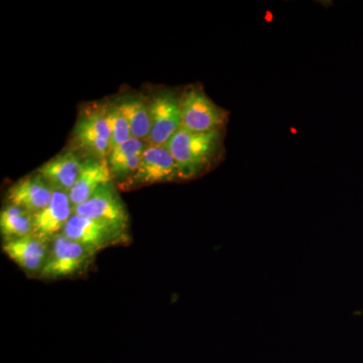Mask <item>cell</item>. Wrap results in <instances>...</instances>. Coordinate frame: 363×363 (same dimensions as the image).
<instances>
[{
    "instance_id": "obj_1",
    "label": "cell",
    "mask_w": 363,
    "mask_h": 363,
    "mask_svg": "<svg viewBox=\"0 0 363 363\" xmlns=\"http://www.w3.org/2000/svg\"><path fill=\"white\" fill-rule=\"evenodd\" d=\"M224 130L193 133L180 128L167 143L175 160L181 180L187 181L206 174L218 164L224 154Z\"/></svg>"
},
{
    "instance_id": "obj_2",
    "label": "cell",
    "mask_w": 363,
    "mask_h": 363,
    "mask_svg": "<svg viewBox=\"0 0 363 363\" xmlns=\"http://www.w3.org/2000/svg\"><path fill=\"white\" fill-rule=\"evenodd\" d=\"M71 150L83 159L107 160L111 150V130L106 102L86 107L79 114L71 138Z\"/></svg>"
},
{
    "instance_id": "obj_3",
    "label": "cell",
    "mask_w": 363,
    "mask_h": 363,
    "mask_svg": "<svg viewBox=\"0 0 363 363\" xmlns=\"http://www.w3.org/2000/svg\"><path fill=\"white\" fill-rule=\"evenodd\" d=\"M181 128L193 133L224 130L229 112L215 104L200 84L187 86L181 92Z\"/></svg>"
},
{
    "instance_id": "obj_4",
    "label": "cell",
    "mask_w": 363,
    "mask_h": 363,
    "mask_svg": "<svg viewBox=\"0 0 363 363\" xmlns=\"http://www.w3.org/2000/svg\"><path fill=\"white\" fill-rule=\"evenodd\" d=\"M96 252L59 234L50 241V252L40 278L57 279L77 276L92 264Z\"/></svg>"
},
{
    "instance_id": "obj_5",
    "label": "cell",
    "mask_w": 363,
    "mask_h": 363,
    "mask_svg": "<svg viewBox=\"0 0 363 363\" xmlns=\"http://www.w3.org/2000/svg\"><path fill=\"white\" fill-rule=\"evenodd\" d=\"M181 93L164 89L157 91L150 98L152 130L150 145H167L172 136L181 128Z\"/></svg>"
},
{
    "instance_id": "obj_6",
    "label": "cell",
    "mask_w": 363,
    "mask_h": 363,
    "mask_svg": "<svg viewBox=\"0 0 363 363\" xmlns=\"http://www.w3.org/2000/svg\"><path fill=\"white\" fill-rule=\"evenodd\" d=\"M174 181H182L180 172L168 147L147 143L135 173L121 184L130 189Z\"/></svg>"
},
{
    "instance_id": "obj_7",
    "label": "cell",
    "mask_w": 363,
    "mask_h": 363,
    "mask_svg": "<svg viewBox=\"0 0 363 363\" xmlns=\"http://www.w3.org/2000/svg\"><path fill=\"white\" fill-rule=\"evenodd\" d=\"M74 213L104 222L128 233L130 216L113 183L98 189L87 201L74 208Z\"/></svg>"
},
{
    "instance_id": "obj_8",
    "label": "cell",
    "mask_w": 363,
    "mask_h": 363,
    "mask_svg": "<svg viewBox=\"0 0 363 363\" xmlns=\"http://www.w3.org/2000/svg\"><path fill=\"white\" fill-rule=\"evenodd\" d=\"M62 233L96 252L126 240L125 233L104 222L75 213L67 222Z\"/></svg>"
},
{
    "instance_id": "obj_9",
    "label": "cell",
    "mask_w": 363,
    "mask_h": 363,
    "mask_svg": "<svg viewBox=\"0 0 363 363\" xmlns=\"http://www.w3.org/2000/svg\"><path fill=\"white\" fill-rule=\"evenodd\" d=\"M74 214L69 193L55 189L51 202L42 211L33 215V235L45 241L63 233L67 222Z\"/></svg>"
},
{
    "instance_id": "obj_10",
    "label": "cell",
    "mask_w": 363,
    "mask_h": 363,
    "mask_svg": "<svg viewBox=\"0 0 363 363\" xmlns=\"http://www.w3.org/2000/svg\"><path fill=\"white\" fill-rule=\"evenodd\" d=\"M2 250L7 257L30 277H39L50 252V241L35 235L4 241Z\"/></svg>"
},
{
    "instance_id": "obj_11",
    "label": "cell",
    "mask_w": 363,
    "mask_h": 363,
    "mask_svg": "<svg viewBox=\"0 0 363 363\" xmlns=\"http://www.w3.org/2000/svg\"><path fill=\"white\" fill-rule=\"evenodd\" d=\"M54 188L40 174L25 177L7 190V203L21 207L30 214L42 211L51 202Z\"/></svg>"
},
{
    "instance_id": "obj_12",
    "label": "cell",
    "mask_w": 363,
    "mask_h": 363,
    "mask_svg": "<svg viewBox=\"0 0 363 363\" xmlns=\"http://www.w3.org/2000/svg\"><path fill=\"white\" fill-rule=\"evenodd\" d=\"M84 161L85 159L73 150H67L45 162L35 172L52 188L69 193L80 176Z\"/></svg>"
},
{
    "instance_id": "obj_13",
    "label": "cell",
    "mask_w": 363,
    "mask_h": 363,
    "mask_svg": "<svg viewBox=\"0 0 363 363\" xmlns=\"http://www.w3.org/2000/svg\"><path fill=\"white\" fill-rule=\"evenodd\" d=\"M113 181L107 160H85L80 176L69 192L72 205L75 208L87 201L98 189Z\"/></svg>"
},
{
    "instance_id": "obj_14",
    "label": "cell",
    "mask_w": 363,
    "mask_h": 363,
    "mask_svg": "<svg viewBox=\"0 0 363 363\" xmlns=\"http://www.w3.org/2000/svg\"><path fill=\"white\" fill-rule=\"evenodd\" d=\"M130 124L131 136L149 143L152 124L149 99L140 93L126 92L113 100Z\"/></svg>"
},
{
    "instance_id": "obj_15",
    "label": "cell",
    "mask_w": 363,
    "mask_h": 363,
    "mask_svg": "<svg viewBox=\"0 0 363 363\" xmlns=\"http://www.w3.org/2000/svg\"><path fill=\"white\" fill-rule=\"evenodd\" d=\"M147 145V143L131 138L111 150L107 162L114 180L123 183L135 173Z\"/></svg>"
},
{
    "instance_id": "obj_16",
    "label": "cell",
    "mask_w": 363,
    "mask_h": 363,
    "mask_svg": "<svg viewBox=\"0 0 363 363\" xmlns=\"http://www.w3.org/2000/svg\"><path fill=\"white\" fill-rule=\"evenodd\" d=\"M0 231L4 241L33 234V215L16 205L7 203L0 213Z\"/></svg>"
},
{
    "instance_id": "obj_17",
    "label": "cell",
    "mask_w": 363,
    "mask_h": 363,
    "mask_svg": "<svg viewBox=\"0 0 363 363\" xmlns=\"http://www.w3.org/2000/svg\"><path fill=\"white\" fill-rule=\"evenodd\" d=\"M106 107L111 130V150H113L121 143L128 142L133 136H131L130 124L116 102L113 100L106 102Z\"/></svg>"
}]
</instances>
